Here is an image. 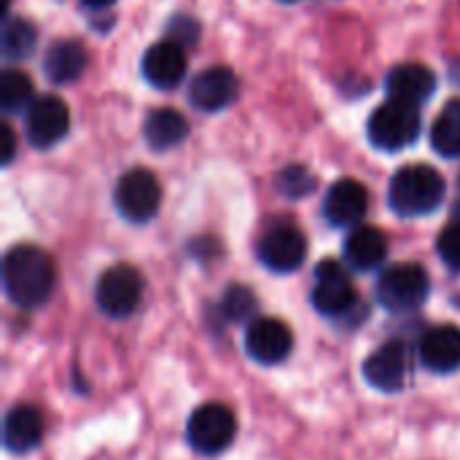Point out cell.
Segmentation results:
<instances>
[{
  "label": "cell",
  "instance_id": "obj_5",
  "mask_svg": "<svg viewBox=\"0 0 460 460\" xmlns=\"http://www.w3.org/2000/svg\"><path fill=\"white\" fill-rule=\"evenodd\" d=\"M234 434H237V418L226 404L218 402H208L197 407L186 426L189 445L202 456L224 453L234 442Z\"/></svg>",
  "mask_w": 460,
  "mask_h": 460
},
{
  "label": "cell",
  "instance_id": "obj_9",
  "mask_svg": "<svg viewBox=\"0 0 460 460\" xmlns=\"http://www.w3.org/2000/svg\"><path fill=\"white\" fill-rule=\"evenodd\" d=\"M313 305L318 313L337 318L353 310L356 305V288L345 270V264L326 259L315 270V286H313Z\"/></svg>",
  "mask_w": 460,
  "mask_h": 460
},
{
  "label": "cell",
  "instance_id": "obj_19",
  "mask_svg": "<svg viewBox=\"0 0 460 460\" xmlns=\"http://www.w3.org/2000/svg\"><path fill=\"white\" fill-rule=\"evenodd\" d=\"M342 253H345V261L353 270L369 272V270H377L385 261L388 240L377 226H353L350 234L345 237Z\"/></svg>",
  "mask_w": 460,
  "mask_h": 460
},
{
  "label": "cell",
  "instance_id": "obj_10",
  "mask_svg": "<svg viewBox=\"0 0 460 460\" xmlns=\"http://www.w3.org/2000/svg\"><path fill=\"white\" fill-rule=\"evenodd\" d=\"M307 256V237L294 224H278L259 240V259L272 272H294Z\"/></svg>",
  "mask_w": 460,
  "mask_h": 460
},
{
  "label": "cell",
  "instance_id": "obj_31",
  "mask_svg": "<svg viewBox=\"0 0 460 460\" xmlns=\"http://www.w3.org/2000/svg\"><path fill=\"white\" fill-rule=\"evenodd\" d=\"M283 3H296V0H283Z\"/></svg>",
  "mask_w": 460,
  "mask_h": 460
},
{
  "label": "cell",
  "instance_id": "obj_29",
  "mask_svg": "<svg viewBox=\"0 0 460 460\" xmlns=\"http://www.w3.org/2000/svg\"><path fill=\"white\" fill-rule=\"evenodd\" d=\"M0 137H3V164H8L11 159H13V154H16V137H13V129L8 127V124H3L0 127Z\"/></svg>",
  "mask_w": 460,
  "mask_h": 460
},
{
  "label": "cell",
  "instance_id": "obj_4",
  "mask_svg": "<svg viewBox=\"0 0 460 460\" xmlns=\"http://www.w3.org/2000/svg\"><path fill=\"white\" fill-rule=\"evenodd\" d=\"M431 291L429 272L420 264H394L377 280V302L391 313L418 310Z\"/></svg>",
  "mask_w": 460,
  "mask_h": 460
},
{
  "label": "cell",
  "instance_id": "obj_23",
  "mask_svg": "<svg viewBox=\"0 0 460 460\" xmlns=\"http://www.w3.org/2000/svg\"><path fill=\"white\" fill-rule=\"evenodd\" d=\"M32 105V81L16 67H5L0 75V108L5 113L27 111Z\"/></svg>",
  "mask_w": 460,
  "mask_h": 460
},
{
  "label": "cell",
  "instance_id": "obj_3",
  "mask_svg": "<svg viewBox=\"0 0 460 460\" xmlns=\"http://www.w3.org/2000/svg\"><path fill=\"white\" fill-rule=\"evenodd\" d=\"M369 143L380 151H402L420 135V111L418 105L391 100L377 105L367 124Z\"/></svg>",
  "mask_w": 460,
  "mask_h": 460
},
{
  "label": "cell",
  "instance_id": "obj_2",
  "mask_svg": "<svg viewBox=\"0 0 460 460\" xmlns=\"http://www.w3.org/2000/svg\"><path fill=\"white\" fill-rule=\"evenodd\" d=\"M445 199V178L429 164H407L391 178L388 202L402 218L434 213Z\"/></svg>",
  "mask_w": 460,
  "mask_h": 460
},
{
  "label": "cell",
  "instance_id": "obj_7",
  "mask_svg": "<svg viewBox=\"0 0 460 460\" xmlns=\"http://www.w3.org/2000/svg\"><path fill=\"white\" fill-rule=\"evenodd\" d=\"M143 275L129 264H116L102 272L97 283V307L108 318H127L143 299Z\"/></svg>",
  "mask_w": 460,
  "mask_h": 460
},
{
  "label": "cell",
  "instance_id": "obj_25",
  "mask_svg": "<svg viewBox=\"0 0 460 460\" xmlns=\"http://www.w3.org/2000/svg\"><path fill=\"white\" fill-rule=\"evenodd\" d=\"M221 310L229 321H245L256 313V296L248 286H229L221 299Z\"/></svg>",
  "mask_w": 460,
  "mask_h": 460
},
{
  "label": "cell",
  "instance_id": "obj_15",
  "mask_svg": "<svg viewBox=\"0 0 460 460\" xmlns=\"http://www.w3.org/2000/svg\"><path fill=\"white\" fill-rule=\"evenodd\" d=\"M369 210V191L353 178L337 181L323 199V216L332 226H358Z\"/></svg>",
  "mask_w": 460,
  "mask_h": 460
},
{
  "label": "cell",
  "instance_id": "obj_12",
  "mask_svg": "<svg viewBox=\"0 0 460 460\" xmlns=\"http://www.w3.org/2000/svg\"><path fill=\"white\" fill-rule=\"evenodd\" d=\"M407 377H410V353L402 342L380 345L364 364V380L383 394H399L407 385Z\"/></svg>",
  "mask_w": 460,
  "mask_h": 460
},
{
  "label": "cell",
  "instance_id": "obj_1",
  "mask_svg": "<svg viewBox=\"0 0 460 460\" xmlns=\"http://www.w3.org/2000/svg\"><path fill=\"white\" fill-rule=\"evenodd\" d=\"M57 283L54 259L38 245H13L3 259V286L16 307H40Z\"/></svg>",
  "mask_w": 460,
  "mask_h": 460
},
{
  "label": "cell",
  "instance_id": "obj_30",
  "mask_svg": "<svg viewBox=\"0 0 460 460\" xmlns=\"http://www.w3.org/2000/svg\"><path fill=\"white\" fill-rule=\"evenodd\" d=\"M89 8H108V5H113L116 0H84Z\"/></svg>",
  "mask_w": 460,
  "mask_h": 460
},
{
  "label": "cell",
  "instance_id": "obj_11",
  "mask_svg": "<svg viewBox=\"0 0 460 460\" xmlns=\"http://www.w3.org/2000/svg\"><path fill=\"white\" fill-rule=\"evenodd\" d=\"M245 350L253 361L272 367L291 356L294 350V334L288 323L278 318H256L245 332Z\"/></svg>",
  "mask_w": 460,
  "mask_h": 460
},
{
  "label": "cell",
  "instance_id": "obj_26",
  "mask_svg": "<svg viewBox=\"0 0 460 460\" xmlns=\"http://www.w3.org/2000/svg\"><path fill=\"white\" fill-rule=\"evenodd\" d=\"M278 189L291 197V199H299V197H307L313 189H315V178L305 170V167H286L280 175H278Z\"/></svg>",
  "mask_w": 460,
  "mask_h": 460
},
{
  "label": "cell",
  "instance_id": "obj_16",
  "mask_svg": "<svg viewBox=\"0 0 460 460\" xmlns=\"http://www.w3.org/2000/svg\"><path fill=\"white\" fill-rule=\"evenodd\" d=\"M385 89L391 100L423 105L426 100H431L437 89V75L420 62H402L385 75Z\"/></svg>",
  "mask_w": 460,
  "mask_h": 460
},
{
  "label": "cell",
  "instance_id": "obj_22",
  "mask_svg": "<svg viewBox=\"0 0 460 460\" xmlns=\"http://www.w3.org/2000/svg\"><path fill=\"white\" fill-rule=\"evenodd\" d=\"M431 146L445 159L460 156V100H450L431 127Z\"/></svg>",
  "mask_w": 460,
  "mask_h": 460
},
{
  "label": "cell",
  "instance_id": "obj_20",
  "mask_svg": "<svg viewBox=\"0 0 460 460\" xmlns=\"http://www.w3.org/2000/svg\"><path fill=\"white\" fill-rule=\"evenodd\" d=\"M143 135H146V143L154 151H167V148H172V146H178V143L186 140L189 121L175 108H156V111H151L146 116Z\"/></svg>",
  "mask_w": 460,
  "mask_h": 460
},
{
  "label": "cell",
  "instance_id": "obj_28",
  "mask_svg": "<svg viewBox=\"0 0 460 460\" xmlns=\"http://www.w3.org/2000/svg\"><path fill=\"white\" fill-rule=\"evenodd\" d=\"M170 32H172V40L178 43H194L197 40V22L189 19V16H175V22L170 24Z\"/></svg>",
  "mask_w": 460,
  "mask_h": 460
},
{
  "label": "cell",
  "instance_id": "obj_6",
  "mask_svg": "<svg viewBox=\"0 0 460 460\" xmlns=\"http://www.w3.org/2000/svg\"><path fill=\"white\" fill-rule=\"evenodd\" d=\"M116 208L119 213L132 221V224H146L159 213L162 205V186L156 181V175L146 167H135L129 172L121 175V181L116 183Z\"/></svg>",
  "mask_w": 460,
  "mask_h": 460
},
{
  "label": "cell",
  "instance_id": "obj_24",
  "mask_svg": "<svg viewBox=\"0 0 460 460\" xmlns=\"http://www.w3.org/2000/svg\"><path fill=\"white\" fill-rule=\"evenodd\" d=\"M38 43V30L27 19H8L3 24V57L5 59H24L32 54Z\"/></svg>",
  "mask_w": 460,
  "mask_h": 460
},
{
  "label": "cell",
  "instance_id": "obj_17",
  "mask_svg": "<svg viewBox=\"0 0 460 460\" xmlns=\"http://www.w3.org/2000/svg\"><path fill=\"white\" fill-rule=\"evenodd\" d=\"M420 358L437 375H450L460 369V329L453 323L434 326L420 340Z\"/></svg>",
  "mask_w": 460,
  "mask_h": 460
},
{
  "label": "cell",
  "instance_id": "obj_21",
  "mask_svg": "<svg viewBox=\"0 0 460 460\" xmlns=\"http://www.w3.org/2000/svg\"><path fill=\"white\" fill-rule=\"evenodd\" d=\"M86 49L78 40H57L43 59V70L54 84H70L86 70Z\"/></svg>",
  "mask_w": 460,
  "mask_h": 460
},
{
  "label": "cell",
  "instance_id": "obj_18",
  "mask_svg": "<svg viewBox=\"0 0 460 460\" xmlns=\"http://www.w3.org/2000/svg\"><path fill=\"white\" fill-rule=\"evenodd\" d=\"M43 415L32 404H16L3 420V445L11 453H30L43 439Z\"/></svg>",
  "mask_w": 460,
  "mask_h": 460
},
{
  "label": "cell",
  "instance_id": "obj_13",
  "mask_svg": "<svg viewBox=\"0 0 460 460\" xmlns=\"http://www.w3.org/2000/svg\"><path fill=\"white\" fill-rule=\"evenodd\" d=\"M186 75L183 43L164 38L143 54V78L156 89H175Z\"/></svg>",
  "mask_w": 460,
  "mask_h": 460
},
{
  "label": "cell",
  "instance_id": "obj_8",
  "mask_svg": "<svg viewBox=\"0 0 460 460\" xmlns=\"http://www.w3.org/2000/svg\"><path fill=\"white\" fill-rule=\"evenodd\" d=\"M70 129V111L65 105V100H59L57 94H43L35 97L32 105L24 111V132L30 146L46 151L51 146H57Z\"/></svg>",
  "mask_w": 460,
  "mask_h": 460
},
{
  "label": "cell",
  "instance_id": "obj_27",
  "mask_svg": "<svg viewBox=\"0 0 460 460\" xmlns=\"http://www.w3.org/2000/svg\"><path fill=\"white\" fill-rule=\"evenodd\" d=\"M437 251H439L442 261H445L450 270H458L460 272V218H453V221L439 232Z\"/></svg>",
  "mask_w": 460,
  "mask_h": 460
},
{
  "label": "cell",
  "instance_id": "obj_14",
  "mask_svg": "<svg viewBox=\"0 0 460 460\" xmlns=\"http://www.w3.org/2000/svg\"><path fill=\"white\" fill-rule=\"evenodd\" d=\"M234 97H237V75L221 65L197 73L191 81V89H189L191 105L202 113L224 111L226 105L234 102Z\"/></svg>",
  "mask_w": 460,
  "mask_h": 460
}]
</instances>
